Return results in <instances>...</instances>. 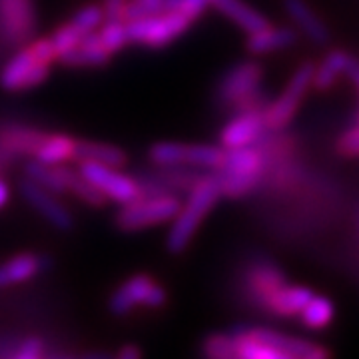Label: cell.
Instances as JSON below:
<instances>
[{"label": "cell", "mask_w": 359, "mask_h": 359, "mask_svg": "<svg viewBox=\"0 0 359 359\" xmlns=\"http://www.w3.org/2000/svg\"><path fill=\"white\" fill-rule=\"evenodd\" d=\"M82 39H84V36H82V34H80V32H78L76 28L70 25V22L65 26H60V28L52 34V39H50L52 48H54V52H56V58H58L60 54H65V52L70 50V48H74Z\"/></svg>", "instance_id": "obj_32"}, {"label": "cell", "mask_w": 359, "mask_h": 359, "mask_svg": "<svg viewBox=\"0 0 359 359\" xmlns=\"http://www.w3.org/2000/svg\"><path fill=\"white\" fill-rule=\"evenodd\" d=\"M142 355V351L136 346H124L120 349L118 358L120 359H138Z\"/></svg>", "instance_id": "obj_39"}, {"label": "cell", "mask_w": 359, "mask_h": 359, "mask_svg": "<svg viewBox=\"0 0 359 359\" xmlns=\"http://www.w3.org/2000/svg\"><path fill=\"white\" fill-rule=\"evenodd\" d=\"M202 353L212 359H233L236 355V337L231 334H214L205 337Z\"/></svg>", "instance_id": "obj_30"}, {"label": "cell", "mask_w": 359, "mask_h": 359, "mask_svg": "<svg viewBox=\"0 0 359 359\" xmlns=\"http://www.w3.org/2000/svg\"><path fill=\"white\" fill-rule=\"evenodd\" d=\"M358 122H359V112H358Z\"/></svg>", "instance_id": "obj_42"}, {"label": "cell", "mask_w": 359, "mask_h": 359, "mask_svg": "<svg viewBox=\"0 0 359 359\" xmlns=\"http://www.w3.org/2000/svg\"><path fill=\"white\" fill-rule=\"evenodd\" d=\"M264 130H266V124H264L262 110L238 112L219 132V144L226 150L252 146V144H256V140H259Z\"/></svg>", "instance_id": "obj_13"}, {"label": "cell", "mask_w": 359, "mask_h": 359, "mask_svg": "<svg viewBox=\"0 0 359 359\" xmlns=\"http://www.w3.org/2000/svg\"><path fill=\"white\" fill-rule=\"evenodd\" d=\"M58 166H60V172H62V178H65L66 192H72L76 198H80L84 204L88 205L106 204V196L100 190H96L78 170H70L65 164H58Z\"/></svg>", "instance_id": "obj_26"}, {"label": "cell", "mask_w": 359, "mask_h": 359, "mask_svg": "<svg viewBox=\"0 0 359 359\" xmlns=\"http://www.w3.org/2000/svg\"><path fill=\"white\" fill-rule=\"evenodd\" d=\"M48 134L22 126H8L0 130V154H34Z\"/></svg>", "instance_id": "obj_19"}, {"label": "cell", "mask_w": 359, "mask_h": 359, "mask_svg": "<svg viewBox=\"0 0 359 359\" xmlns=\"http://www.w3.org/2000/svg\"><path fill=\"white\" fill-rule=\"evenodd\" d=\"M208 0H164V11L184 14L194 22L208 8Z\"/></svg>", "instance_id": "obj_34"}, {"label": "cell", "mask_w": 359, "mask_h": 359, "mask_svg": "<svg viewBox=\"0 0 359 359\" xmlns=\"http://www.w3.org/2000/svg\"><path fill=\"white\" fill-rule=\"evenodd\" d=\"M166 304V292L162 285L152 282L150 276H134L132 280L122 283L110 299V309L116 316H124L136 306L160 308Z\"/></svg>", "instance_id": "obj_10"}, {"label": "cell", "mask_w": 359, "mask_h": 359, "mask_svg": "<svg viewBox=\"0 0 359 359\" xmlns=\"http://www.w3.org/2000/svg\"><path fill=\"white\" fill-rule=\"evenodd\" d=\"M351 82H353V86L358 88L359 92V60L358 58H353V56H349V60H347L346 66V72H344Z\"/></svg>", "instance_id": "obj_38"}, {"label": "cell", "mask_w": 359, "mask_h": 359, "mask_svg": "<svg viewBox=\"0 0 359 359\" xmlns=\"http://www.w3.org/2000/svg\"><path fill=\"white\" fill-rule=\"evenodd\" d=\"M2 158H4V156L0 154V166H2Z\"/></svg>", "instance_id": "obj_41"}, {"label": "cell", "mask_w": 359, "mask_h": 359, "mask_svg": "<svg viewBox=\"0 0 359 359\" xmlns=\"http://www.w3.org/2000/svg\"><path fill=\"white\" fill-rule=\"evenodd\" d=\"M74 150H76V140H72L70 136H65V134H54V136H46L42 140L34 156L42 164L56 166V164H65L70 158H74Z\"/></svg>", "instance_id": "obj_24"}, {"label": "cell", "mask_w": 359, "mask_h": 359, "mask_svg": "<svg viewBox=\"0 0 359 359\" xmlns=\"http://www.w3.org/2000/svg\"><path fill=\"white\" fill-rule=\"evenodd\" d=\"M335 152L344 158H359V122L358 126H351L335 142Z\"/></svg>", "instance_id": "obj_35"}, {"label": "cell", "mask_w": 359, "mask_h": 359, "mask_svg": "<svg viewBox=\"0 0 359 359\" xmlns=\"http://www.w3.org/2000/svg\"><path fill=\"white\" fill-rule=\"evenodd\" d=\"M313 292L302 285H282L278 292L269 295L264 304V309H268L269 313L280 316V318H292L299 316V311L306 308Z\"/></svg>", "instance_id": "obj_16"}, {"label": "cell", "mask_w": 359, "mask_h": 359, "mask_svg": "<svg viewBox=\"0 0 359 359\" xmlns=\"http://www.w3.org/2000/svg\"><path fill=\"white\" fill-rule=\"evenodd\" d=\"M295 32L292 28H271V26H264L256 32H250L248 39V52L254 56H262V54H269V52H278L295 44Z\"/></svg>", "instance_id": "obj_20"}, {"label": "cell", "mask_w": 359, "mask_h": 359, "mask_svg": "<svg viewBox=\"0 0 359 359\" xmlns=\"http://www.w3.org/2000/svg\"><path fill=\"white\" fill-rule=\"evenodd\" d=\"M44 353V341L39 337H28L14 351L16 359H39Z\"/></svg>", "instance_id": "obj_36"}, {"label": "cell", "mask_w": 359, "mask_h": 359, "mask_svg": "<svg viewBox=\"0 0 359 359\" xmlns=\"http://www.w3.org/2000/svg\"><path fill=\"white\" fill-rule=\"evenodd\" d=\"M334 304L325 295H311L306 308L299 311V320L309 330H323L334 320Z\"/></svg>", "instance_id": "obj_27"}, {"label": "cell", "mask_w": 359, "mask_h": 359, "mask_svg": "<svg viewBox=\"0 0 359 359\" xmlns=\"http://www.w3.org/2000/svg\"><path fill=\"white\" fill-rule=\"evenodd\" d=\"M283 6L290 14V18L295 25L304 30V34L316 44H327L330 40V28L321 20L313 8L309 6L306 0H283Z\"/></svg>", "instance_id": "obj_17"}, {"label": "cell", "mask_w": 359, "mask_h": 359, "mask_svg": "<svg viewBox=\"0 0 359 359\" xmlns=\"http://www.w3.org/2000/svg\"><path fill=\"white\" fill-rule=\"evenodd\" d=\"M180 200L174 194H158V196H140L124 204L118 214L116 224L124 231H136L142 228H150L168 219H174L178 214Z\"/></svg>", "instance_id": "obj_5"}, {"label": "cell", "mask_w": 359, "mask_h": 359, "mask_svg": "<svg viewBox=\"0 0 359 359\" xmlns=\"http://www.w3.org/2000/svg\"><path fill=\"white\" fill-rule=\"evenodd\" d=\"M46 268V262L34 254H20L0 266V287L22 283L34 278L40 269Z\"/></svg>", "instance_id": "obj_21"}, {"label": "cell", "mask_w": 359, "mask_h": 359, "mask_svg": "<svg viewBox=\"0 0 359 359\" xmlns=\"http://www.w3.org/2000/svg\"><path fill=\"white\" fill-rule=\"evenodd\" d=\"M262 66L248 60L230 68L218 84V102L228 104L236 112L264 110L266 94L259 88Z\"/></svg>", "instance_id": "obj_3"}, {"label": "cell", "mask_w": 359, "mask_h": 359, "mask_svg": "<svg viewBox=\"0 0 359 359\" xmlns=\"http://www.w3.org/2000/svg\"><path fill=\"white\" fill-rule=\"evenodd\" d=\"M226 150L210 144H176L160 142L150 148V160L158 166H194L218 170L224 162Z\"/></svg>", "instance_id": "obj_8"}, {"label": "cell", "mask_w": 359, "mask_h": 359, "mask_svg": "<svg viewBox=\"0 0 359 359\" xmlns=\"http://www.w3.org/2000/svg\"><path fill=\"white\" fill-rule=\"evenodd\" d=\"M58 60L68 66H102L110 60V52L106 50L96 32H90L74 48L60 54Z\"/></svg>", "instance_id": "obj_18"}, {"label": "cell", "mask_w": 359, "mask_h": 359, "mask_svg": "<svg viewBox=\"0 0 359 359\" xmlns=\"http://www.w3.org/2000/svg\"><path fill=\"white\" fill-rule=\"evenodd\" d=\"M126 4H128V0H104V16L114 18V20H124L126 18Z\"/></svg>", "instance_id": "obj_37"}, {"label": "cell", "mask_w": 359, "mask_h": 359, "mask_svg": "<svg viewBox=\"0 0 359 359\" xmlns=\"http://www.w3.org/2000/svg\"><path fill=\"white\" fill-rule=\"evenodd\" d=\"M190 25L192 20L188 16L172 11H162L152 16L126 22V32H128V42L160 48L178 39L180 34H184Z\"/></svg>", "instance_id": "obj_6"}, {"label": "cell", "mask_w": 359, "mask_h": 359, "mask_svg": "<svg viewBox=\"0 0 359 359\" xmlns=\"http://www.w3.org/2000/svg\"><path fill=\"white\" fill-rule=\"evenodd\" d=\"M102 20L104 13L100 6H86L80 13L74 14V18L70 20V25L74 26L82 36H86V34L94 32L98 26L102 25Z\"/></svg>", "instance_id": "obj_31"}, {"label": "cell", "mask_w": 359, "mask_h": 359, "mask_svg": "<svg viewBox=\"0 0 359 359\" xmlns=\"http://www.w3.org/2000/svg\"><path fill=\"white\" fill-rule=\"evenodd\" d=\"M210 4H214L219 13L226 14L230 20H233L236 25L240 26L242 30H245L248 34L250 32H256L259 28L268 26L269 22L262 16V14L254 11L252 6H248L242 0H208Z\"/></svg>", "instance_id": "obj_23"}, {"label": "cell", "mask_w": 359, "mask_h": 359, "mask_svg": "<svg viewBox=\"0 0 359 359\" xmlns=\"http://www.w3.org/2000/svg\"><path fill=\"white\" fill-rule=\"evenodd\" d=\"M74 158L78 162L90 160V162H98L110 168H122L128 162V156L122 148L112 146V144H102V142H76Z\"/></svg>", "instance_id": "obj_22"}, {"label": "cell", "mask_w": 359, "mask_h": 359, "mask_svg": "<svg viewBox=\"0 0 359 359\" xmlns=\"http://www.w3.org/2000/svg\"><path fill=\"white\" fill-rule=\"evenodd\" d=\"M78 172L88 180L90 184L106 196V200H114L118 204H128L132 200L140 198V180H134L118 172L116 168L104 166L98 162L80 160Z\"/></svg>", "instance_id": "obj_9"}, {"label": "cell", "mask_w": 359, "mask_h": 359, "mask_svg": "<svg viewBox=\"0 0 359 359\" xmlns=\"http://www.w3.org/2000/svg\"><path fill=\"white\" fill-rule=\"evenodd\" d=\"M26 176L36 182L39 186L46 188L48 192L52 194H65V178H62V172H60V166H48V164H42V162H30L26 166Z\"/></svg>", "instance_id": "obj_28"}, {"label": "cell", "mask_w": 359, "mask_h": 359, "mask_svg": "<svg viewBox=\"0 0 359 359\" xmlns=\"http://www.w3.org/2000/svg\"><path fill=\"white\" fill-rule=\"evenodd\" d=\"M219 196H222V188H219L218 174H205L198 178V182L190 188L186 204L180 205L178 214L174 216L172 230L168 233L170 252L178 254L186 250V245L190 244L192 236L204 222L208 212L218 202Z\"/></svg>", "instance_id": "obj_1"}, {"label": "cell", "mask_w": 359, "mask_h": 359, "mask_svg": "<svg viewBox=\"0 0 359 359\" xmlns=\"http://www.w3.org/2000/svg\"><path fill=\"white\" fill-rule=\"evenodd\" d=\"M245 280H248V290L256 297L259 308H264L269 295L278 292L282 285H285V276H283L282 269L269 264V262L252 264L248 273H245Z\"/></svg>", "instance_id": "obj_14"}, {"label": "cell", "mask_w": 359, "mask_h": 359, "mask_svg": "<svg viewBox=\"0 0 359 359\" xmlns=\"http://www.w3.org/2000/svg\"><path fill=\"white\" fill-rule=\"evenodd\" d=\"M164 11V0H132L126 4V22L130 20H138V18H146Z\"/></svg>", "instance_id": "obj_33"}, {"label": "cell", "mask_w": 359, "mask_h": 359, "mask_svg": "<svg viewBox=\"0 0 359 359\" xmlns=\"http://www.w3.org/2000/svg\"><path fill=\"white\" fill-rule=\"evenodd\" d=\"M8 200H11V188L4 180L0 178V208L8 204Z\"/></svg>", "instance_id": "obj_40"}, {"label": "cell", "mask_w": 359, "mask_h": 359, "mask_svg": "<svg viewBox=\"0 0 359 359\" xmlns=\"http://www.w3.org/2000/svg\"><path fill=\"white\" fill-rule=\"evenodd\" d=\"M56 52L50 40H36L18 52L0 72V86L4 90H28L42 84L50 72Z\"/></svg>", "instance_id": "obj_2"}, {"label": "cell", "mask_w": 359, "mask_h": 359, "mask_svg": "<svg viewBox=\"0 0 359 359\" xmlns=\"http://www.w3.org/2000/svg\"><path fill=\"white\" fill-rule=\"evenodd\" d=\"M20 194L28 204L32 205L40 216L50 222L54 228L58 230H70L74 226V218L70 214V210L65 204H60L54 194L48 192L46 188L39 186L36 182L28 178L20 184Z\"/></svg>", "instance_id": "obj_12"}, {"label": "cell", "mask_w": 359, "mask_h": 359, "mask_svg": "<svg viewBox=\"0 0 359 359\" xmlns=\"http://www.w3.org/2000/svg\"><path fill=\"white\" fill-rule=\"evenodd\" d=\"M0 18L6 34L16 42L25 40L32 32V6L30 0H0Z\"/></svg>", "instance_id": "obj_15"}, {"label": "cell", "mask_w": 359, "mask_h": 359, "mask_svg": "<svg viewBox=\"0 0 359 359\" xmlns=\"http://www.w3.org/2000/svg\"><path fill=\"white\" fill-rule=\"evenodd\" d=\"M351 54H347L344 50H334L325 56V60L320 66H316L313 70V80L311 86L318 90H330L334 88V84L337 82V78L346 72L347 60Z\"/></svg>", "instance_id": "obj_25"}, {"label": "cell", "mask_w": 359, "mask_h": 359, "mask_svg": "<svg viewBox=\"0 0 359 359\" xmlns=\"http://www.w3.org/2000/svg\"><path fill=\"white\" fill-rule=\"evenodd\" d=\"M313 70H316V66L311 62L299 66L294 72V76L290 78V82H287V86L282 94L276 100L266 104V108L262 110L266 130H282L294 120V116L299 110V104L311 86Z\"/></svg>", "instance_id": "obj_7"}, {"label": "cell", "mask_w": 359, "mask_h": 359, "mask_svg": "<svg viewBox=\"0 0 359 359\" xmlns=\"http://www.w3.org/2000/svg\"><path fill=\"white\" fill-rule=\"evenodd\" d=\"M98 36L102 40V44L106 46V50L110 54L122 50L128 44V32H126V22L124 20H114L108 18L100 28Z\"/></svg>", "instance_id": "obj_29"}, {"label": "cell", "mask_w": 359, "mask_h": 359, "mask_svg": "<svg viewBox=\"0 0 359 359\" xmlns=\"http://www.w3.org/2000/svg\"><path fill=\"white\" fill-rule=\"evenodd\" d=\"M248 334L256 337L257 341L266 344V346L273 347L276 351H280L283 359H325L332 355L330 349L318 346L313 341L302 339V337H294V335H283L280 332H271L266 327H250L245 325Z\"/></svg>", "instance_id": "obj_11"}, {"label": "cell", "mask_w": 359, "mask_h": 359, "mask_svg": "<svg viewBox=\"0 0 359 359\" xmlns=\"http://www.w3.org/2000/svg\"><path fill=\"white\" fill-rule=\"evenodd\" d=\"M264 170V156L252 146L230 148L224 154L222 166L216 170L222 194L228 198H242L256 188Z\"/></svg>", "instance_id": "obj_4"}]
</instances>
